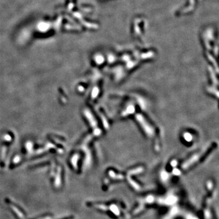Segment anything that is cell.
Masks as SVG:
<instances>
[{"label": "cell", "mask_w": 219, "mask_h": 219, "mask_svg": "<svg viewBox=\"0 0 219 219\" xmlns=\"http://www.w3.org/2000/svg\"><path fill=\"white\" fill-rule=\"evenodd\" d=\"M177 202V198L174 195H170L165 200V203L168 205H172Z\"/></svg>", "instance_id": "obj_1"}, {"label": "cell", "mask_w": 219, "mask_h": 219, "mask_svg": "<svg viewBox=\"0 0 219 219\" xmlns=\"http://www.w3.org/2000/svg\"><path fill=\"white\" fill-rule=\"evenodd\" d=\"M110 211H111L115 215H119V210L117 206H116L115 204H111V205L110 206Z\"/></svg>", "instance_id": "obj_2"}, {"label": "cell", "mask_w": 219, "mask_h": 219, "mask_svg": "<svg viewBox=\"0 0 219 219\" xmlns=\"http://www.w3.org/2000/svg\"><path fill=\"white\" fill-rule=\"evenodd\" d=\"M129 182H130V184H131V185L133 187V188H135V189H136V190H138V189H140L139 186L138 184L136 182H135V181H134L133 180H132V179H131V178H129Z\"/></svg>", "instance_id": "obj_3"}, {"label": "cell", "mask_w": 219, "mask_h": 219, "mask_svg": "<svg viewBox=\"0 0 219 219\" xmlns=\"http://www.w3.org/2000/svg\"><path fill=\"white\" fill-rule=\"evenodd\" d=\"M153 201H154V197L152 196V195H149V196H147V198H146V202H147V203H152Z\"/></svg>", "instance_id": "obj_4"}, {"label": "cell", "mask_w": 219, "mask_h": 219, "mask_svg": "<svg viewBox=\"0 0 219 219\" xmlns=\"http://www.w3.org/2000/svg\"><path fill=\"white\" fill-rule=\"evenodd\" d=\"M178 208H176V207H174V208H172V209L171 210V212H170V214H171L172 215H174L175 214H176V213L178 212Z\"/></svg>", "instance_id": "obj_5"}, {"label": "cell", "mask_w": 219, "mask_h": 219, "mask_svg": "<svg viewBox=\"0 0 219 219\" xmlns=\"http://www.w3.org/2000/svg\"><path fill=\"white\" fill-rule=\"evenodd\" d=\"M168 177V174L166 172H162L161 174V178L163 180H166Z\"/></svg>", "instance_id": "obj_6"}, {"label": "cell", "mask_w": 219, "mask_h": 219, "mask_svg": "<svg viewBox=\"0 0 219 219\" xmlns=\"http://www.w3.org/2000/svg\"><path fill=\"white\" fill-rule=\"evenodd\" d=\"M98 208H99V209H101V210H103V211L107 210V207H106L105 205H102V204H101V205H99Z\"/></svg>", "instance_id": "obj_7"}, {"label": "cell", "mask_w": 219, "mask_h": 219, "mask_svg": "<svg viewBox=\"0 0 219 219\" xmlns=\"http://www.w3.org/2000/svg\"><path fill=\"white\" fill-rule=\"evenodd\" d=\"M208 188L209 190H211V189H212V182H211V181L208 182Z\"/></svg>", "instance_id": "obj_8"}, {"label": "cell", "mask_w": 219, "mask_h": 219, "mask_svg": "<svg viewBox=\"0 0 219 219\" xmlns=\"http://www.w3.org/2000/svg\"><path fill=\"white\" fill-rule=\"evenodd\" d=\"M174 172V174H175V175H180V170H178V169H175V170H174V172Z\"/></svg>", "instance_id": "obj_9"}, {"label": "cell", "mask_w": 219, "mask_h": 219, "mask_svg": "<svg viewBox=\"0 0 219 219\" xmlns=\"http://www.w3.org/2000/svg\"><path fill=\"white\" fill-rule=\"evenodd\" d=\"M187 219H197V217H195L193 216V215H188V217H187Z\"/></svg>", "instance_id": "obj_10"}]
</instances>
